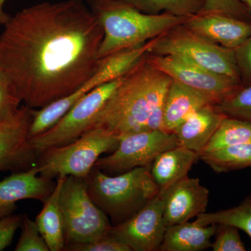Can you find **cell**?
I'll return each mask as SVG.
<instances>
[{
    "label": "cell",
    "mask_w": 251,
    "mask_h": 251,
    "mask_svg": "<svg viewBox=\"0 0 251 251\" xmlns=\"http://www.w3.org/2000/svg\"><path fill=\"white\" fill-rule=\"evenodd\" d=\"M103 31L83 0L42 2L9 18L0 34V71L25 105L41 109L95 74Z\"/></svg>",
    "instance_id": "6da1fadb"
},
{
    "label": "cell",
    "mask_w": 251,
    "mask_h": 251,
    "mask_svg": "<svg viewBox=\"0 0 251 251\" xmlns=\"http://www.w3.org/2000/svg\"><path fill=\"white\" fill-rule=\"evenodd\" d=\"M147 54L122 76L92 128L100 127L120 138L161 129L163 104L172 79L149 62Z\"/></svg>",
    "instance_id": "7a4b0ae2"
},
{
    "label": "cell",
    "mask_w": 251,
    "mask_h": 251,
    "mask_svg": "<svg viewBox=\"0 0 251 251\" xmlns=\"http://www.w3.org/2000/svg\"><path fill=\"white\" fill-rule=\"evenodd\" d=\"M87 4L103 31L100 59L143 45L188 18L168 13L145 14L122 0H87Z\"/></svg>",
    "instance_id": "3957f363"
},
{
    "label": "cell",
    "mask_w": 251,
    "mask_h": 251,
    "mask_svg": "<svg viewBox=\"0 0 251 251\" xmlns=\"http://www.w3.org/2000/svg\"><path fill=\"white\" fill-rule=\"evenodd\" d=\"M150 168H137L116 175L94 168L86 178L89 196L112 226L129 219L159 193Z\"/></svg>",
    "instance_id": "277c9868"
},
{
    "label": "cell",
    "mask_w": 251,
    "mask_h": 251,
    "mask_svg": "<svg viewBox=\"0 0 251 251\" xmlns=\"http://www.w3.org/2000/svg\"><path fill=\"white\" fill-rule=\"evenodd\" d=\"M120 138L100 127L87 130L75 141L39 154V175L47 179L74 176L86 179L100 155L116 150Z\"/></svg>",
    "instance_id": "5b68a950"
},
{
    "label": "cell",
    "mask_w": 251,
    "mask_h": 251,
    "mask_svg": "<svg viewBox=\"0 0 251 251\" xmlns=\"http://www.w3.org/2000/svg\"><path fill=\"white\" fill-rule=\"evenodd\" d=\"M154 39L143 45L124 50L100 59L95 74L78 90L33 112L28 138L41 134L52 128L85 95L96 87L120 78L130 70L143 56L151 50Z\"/></svg>",
    "instance_id": "8992f818"
},
{
    "label": "cell",
    "mask_w": 251,
    "mask_h": 251,
    "mask_svg": "<svg viewBox=\"0 0 251 251\" xmlns=\"http://www.w3.org/2000/svg\"><path fill=\"white\" fill-rule=\"evenodd\" d=\"M151 53L176 55L206 70L241 82L234 50L226 49L196 34L184 23L155 39Z\"/></svg>",
    "instance_id": "52a82bcc"
},
{
    "label": "cell",
    "mask_w": 251,
    "mask_h": 251,
    "mask_svg": "<svg viewBox=\"0 0 251 251\" xmlns=\"http://www.w3.org/2000/svg\"><path fill=\"white\" fill-rule=\"evenodd\" d=\"M59 201L64 221L65 247L95 240L111 229L108 216L89 196L86 179L66 176Z\"/></svg>",
    "instance_id": "ba28073f"
},
{
    "label": "cell",
    "mask_w": 251,
    "mask_h": 251,
    "mask_svg": "<svg viewBox=\"0 0 251 251\" xmlns=\"http://www.w3.org/2000/svg\"><path fill=\"white\" fill-rule=\"evenodd\" d=\"M122 77L96 87L47 131L29 138L38 156L50 148L73 143L93 127L97 116L121 82Z\"/></svg>",
    "instance_id": "9c48e42d"
},
{
    "label": "cell",
    "mask_w": 251,
    "mask_h": 251,
    "mask_svg": "<svg viewBox=\"0 0 251 251\" xmlns=\"http://www.w3.org/2000/svg\"><path fill=\"white\" fill-rule=\"evenodd\" d=\"M179 146L175 133L162 129L124 135L110 155L100 158L94 168L105 174L116 175L142 167H151L155 158L166 150Z\"/></svg>",
    "instance_id": "30bf717a"
},
{
    "label": "cell",
    "mask_w": 251,
    "mask_h": 251,
    "mask_svg": "<svg viewBox=\"0 0 251 251\" xmlns=\"http://www.w3.org/2000/svg\"><path fill=\"white\" fill-rule=\"evenodd\" d=\"M146 57L172 80L196 91L212 105L222 101L242 85L240 82L206 70L179 56L159 55L149 52Z\"/></svg>",
    "instance_id": "8fae6325"
},
{
    "label": "cell",
    "mask_w": 251,
    "mask_h": 251,
    "mask_svg": "<svg viewBox=\"0 0 251 251\" xmlns=\"http://www.w3.org/2000/svg\"><path fill=\"white\" fill-rule=\"evenodd\" d=\"M33 112L23 105L0 123V173L26 171L37 166L39 156L28 138Z\"/></svg>",
    "instance_id": "7c38bea8"
},
{
    "label": "cell",
    "mask_w": 251,
    "mask_h": 251,
    "mask_svg": "<svg viewBox=\"0 0 251 251\" xmlns=\"http://www.w3.org/2000/svg\"><path fill=\"white\" fill-rule=\"evenodd\" d=\"M166 227L159 192L129 219L112 226L110 232L131 251H156L163 242Z\"/></svg>",
    "instance_id": "4fadbf2b"
},
{
    "label": "cell",
    "mask_w": 251,
    "mask_h": 251,
    "mask_svg": "<svg viewBox=\"0 0 251 251\" xmlns=\"http://www.w3.org/2000/svg\"><path fill=\"white\" fill-rule=\"evenodd\" d=\"M160 193L166 227L187 222L206 212L209 190L198 178L186 176Z\"/></svg>",
    "instance_id": "5bb4252c"
},
{
    "label": "cell",
    "mask_w": 251,
    "mask_h": 251,
    "mask_svg": "<svg viewBox=\"0 0 251 251\" xmlns=\"http://www.w3.org/2000/svg\"><path fill=\"white\" fill-rule=\"evenodd\" d=\"M55 185L53 180L39 175L38 166L11 173L0 181V219L14 214L18 201L31 199L45 202Z\"/></svg>",
    "instance_id": "9a60e30c"
},
{
    "label": "cell",
    "mask_w": 251,
    "mask_h": 251,
    "mask_svg": "<svg viewBox=\"0 0 251 251\" xmlns=\"http://www.w3.org/2000/svg\"><path fill=\"white\" fill-rule=\"evenodd\" d=\"M184 25L226 49H237L251 36V22L221 13H200L188 17Z\"/></svg>",
    "instance_id": "2e32d148"
},
{
    "label": "cell",
    "mask_w": 251,
    "mask_h": 251,
    "mask_svg": "<svg viewBox=\"0 0 251 251\" xmlns=\"http://www.w3.org/2000/svg\"><path fill=\"white\" fill-rule=\"evenodd\" d=\"M226 117L211 104L193 112L175 131L179 146L199 157Z\"/></svg>",
    "instance_id": "e0dca14e"
},
{
    "label": "cell",
    "mask_w": 251,
    "mask_h": 251,
    "mask_svg": "<svg viewBox=\"0 0 251 251\" xmlns=\"http://www.w3.org/2000/svg\"><path fill=\"white\" fill-rule=\"evenodd\" d=\"M209 104V100L196 91L172 80L163 104L161 129L175 133L193 112Z\"/></svg>",
    "instance_id": "ac0fdd59"
},
{
    "label": "cell",
    "mask_w": 251,
    "mask_h": 251,
    "mask_svg": "<svg viewBox=\"0 0 251 251\" xmlns=\"http://www.w3.org/2000/svg\"><path fill=\"white\" fill-rule=\"evenodd\" d=\"M198 159V153L177 146L166 150L156 156L150 168L160 192L188 176L193 163Z\"/></svg>",
    "instance_id": "d6986e66"
},
{
    "label": "cell",
    "mask_w": 251,
    "mask_h": 251,
    "mask_svg": "<svg viewBox=\"0 0 251 251\" xmlns=\"http://www.w3.org/2000/svg\"><path fill=\"white\" fill-rule=\"evenodd\" d=\"M217 225L201 226L183 223L166 227L159 251H202L211 247V239L215 235Z\"/></svg>",
    "instance_id": "ffe728a7"
},
{
    "label": "cell",
    "mask_w": 251,
    "mask_h": 251,
    "mask_svg": "<svg viewBox=\"0 0 251 251\" xmlns=\"http://www.w3.org/2000/svg\"><path fill=\"white\" fill-rule=\"evenodd\" d=\"M65 178V176L57 178L53 192L44 202V207L35 220L50 251H62L65 248L64 221L59 201L61 188Z\"/></svg>",
    "instance_id": "44dd1931"
},
{
    "label": "cell",
    "mask_w": 251,
    "mask_h": 251,
    "mask_svg": "<svg viewBox=\"0 0 251 251\" xmlns=\"http://www.w3.org/2000/svg\"><path fill=\"white\" fill-rule=\"evenodd\" d=\"M249 143H251V122L226 117L200 155Z\"/></svg>",
    "instance_id": "7402d4cb"
},
{
    "label": "cell",
    "mask_w": 251,
    "mask_h": 251,
    "mask_svg": "<svg viewBox=\"0 0 251 251\" xmlns=\"http://www.w3.org/2000/svg\"><path fill=\"white\" fill-rule=\"evenodd\" d=\"M202 160L216 173H227L251 167V143L241 144L200 155Z\"/></svg>",
    "instance_id": "603a6c76"
},
{
    "label": "cell",
    "mask_w": 251,
    "mask_h": 251,
    "mask_svg": "<svg viewBox=\"0 0 251 251\" xmlns=\"http://www.w3.org/2000/svg\"><path fill=\"white\" fill-rule=\"evenodd\" d=\"M148 14L168 13L188 18L202 13L204 0H122Z\"/></svg>",
    "instance_id": "cb8c5ba5"
},
{
    "label": "cell",
    "mask_w": 251,
    "mask_h": 251,
    "mask_svg": "<svg viewBox=\"0 0 251 251\" xmlns=\"http://www.w3.org/2000/svg\"><path fill=\"white\" fill-rule=\"evenodd\" d=\"M201 226L228 224L244 231L251 239V195L238 205L211 213H202L194 221Z\"/></svg>",
    "instance_id": "d4e9b609"
},
{
    "label": "cell",
    "mask_w": 251,
    "mask_h": 251,
    "mask_svg": "<svg viewBox=\"0 0 251 251\" xmlns=\"http://www.w3.org/2000/svg\"><path fill=\"white\" fill-rule=\"evenodd\" d=\"M214 105L226 116L251 122V85H241Z\"/></svg>",
    "instance_id": "484cf974"
},
{
    "label": "cell",
    "mask_w": 251,
    "mask_h": 251,
    "mask_svg": "<svg viewBox=\"0 0 251 251\" xmlns=\"http://www.w3.org/2000/svg\"><path fill=\"white\" fill-rule=\"evenodd\" d=\"M21 233L16 251H49L45 239L41 235L35 221L29 219L27 214H23Z\"/></svg>",
    "instance_id": "4316f807"
},
{
    "label": "cell",
    "mask_w": 251,
    "mask_h": 251,
    "mask_svg": "<svg viewBox=\"0 0 251 251\" xmlns=\"http://www.w3.org/2000/svg\"><path fill=\"white\" fill-rule=\"evenodd\" d=\"M215 240L211 244L213 251H245L247 248L241 239L239 229L228 224L217 225Z\"/></svg>",
    "instance_id": "83f0119b"
},
{
    "label": "cell",
    "mask_w": 251,
    "mask_h": 251,
    "mask_svg": "<svg viewBox=\"0 0 251 251\" xmlns=\"http://www.w3.org/2000/svg\"><path fill=\"white\" fill-rule=\"evenodd\" d=\"M67 251H131L109 231L102 237L88 242L75 243L66 246Z\"/></svg>",
    "instance_id": "f1b7e54d"
},
{
    "label": "cell",
    "mask_w": 251,
    "mask_h": 251,
    "mask_svg": "<svg viewBox=\"0 0 251 251\" xmlns=\"http://www.w3.org/2000/svg\"><path fill=\"white\" fill-rule=\"evenodd\" d=\"M21 102L14 85L0 71V123L14 115Z\"/></svg>",
    "instance_id": "f546056e"
},
{
    "label": "cell",
    "mask_w": 251,
    "mask_h": 251,
    "mask_svg": "<svg viewBox=\"0 0 251 251\" xmlns=\"http://www.w3.org/2000/svg\"><path fill=\"white\" fill-rule=\"evenodd\" d=\"M202 12H216L251 22L249 10L240 0H204Z\"/></svg>",
    "instance_id": "4dcf8cb0"
},
{
    "label": "cell",
    "mask_w": 251,
    "mask_h": 251,
    "mask_svg": "<svg viewBox=\"0 0 251 251\" xmlns=\"http://www.w3.org/2000/svg\"><path fill=\"white\" fill-rule=\"evenodd\" d=\"M234 52L242 85H251V36Z\"/></svg>",
    "instance_id": "1f68e13d"
},
{
    "label": "cell",
    "mask_w": 251,
    "mask_h": 251,
    "mask_svg": "<svg viewBox=\"0 0 251 251\" xmlns=\"http://www.w3.org/2000/svg\"><path fill=\"white\" fill-rule=\"evenodd\" d=\"M23 214H13L0 219V251L9 247L22 224Z\"/></svg>",
    "instance_id": "d6a6232c"
},
{
    "label": "cell",
    "mask_w": 251,
    "mask_h": 251,
    "mask_svg": "<svg viewBox=\"0 0 251 251\" xmlns=\"http://www.w3.org/2000/svg\"><path fill=\"white\" fill-rule=\"evenodd\" d=\"M6 1V0H0V25H4L11 18L4 11V5Z\"/></svg>",
    "instance_id": "836d02e7"
},
{
    "label": "cell",
    "mask_w": 251,
    "mask_h": 251,
    "mask_svg": "<svg viewBox=\"0 0 251 251\" xmlns=\"http://www.w3.org/2000/svg\"><path fill=\"white\" fill-rule=\"evenodd\" d=\"M245 5L246 7L249 10L251 16V0H240Z\"/></svg>",
    "instance_id": "e575fe53"
}]
</instances>
